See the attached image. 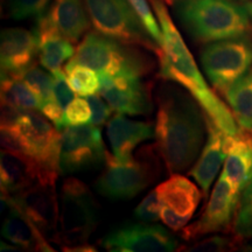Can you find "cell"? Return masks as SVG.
Masks as SVG:
<instances>
[{"instance_id":"6da1fadb","label":"cell","mask_w":252,"mask_h":252,"mask_svg":"<svg viewBox=\"0 0 252 252\" xmlns=\"http://www.w3.org/2000/svg\"><path fill=\"white\" fill-rule=\"evenodd\" d=\"M188 91L162 87L154 125L157 150L171 174L187 169L203 146L207 117Z\"/></svg>"},{"instance_id":"7a4b0ae2","label":"cell","mask_w":252,"mask_h":252,"mask_svg":"<svg viewBox=\"0 0 252 252\" xmlns=\"http://www.w3.org/2000/svg\"><path fill=\"white\" fill-rule=\"evenodd\" d=\"M150 2L162 34L161 46L157 53L160 62V75L187 90L197 100L207 117L225 134L238 133L234 115L204 81L165 4L161 0H150Z\"/></svg>"},{"instance_id":"3957f363","label":"cell","mask_w":252,"mask_h":252,"mask_svg":"<svg viewBox=\"0 0 252 252\" xmlns=\"http://www.w3.org/2000/svg\"><path fill=\"white\" fill-rule=\"evenodd\" d=\"M1 145L60 171L61 133L34 110H2Z\"/></svg>"},{"instance_id":"277c9868","label":"cell","mask_w":252,"mask_h":252,"mask_svg":"<svg viewBox=\"0 0 252 252\" xmlns=\"http://www.w3.org/2000/svg\"><path fill=\"white\" fill-rule=\"evenodd\" d=\"M176 14L201 42L245 35L251 30L247 9L231 0H179Z\"/></svg>"},{"instance_id":"5b68a950","label":"cell","mask_w":252,"mask_h":252,"mask_svg":"<svg viewBox=\"0 0 252 252\" xmlns=\"http://www.w3.org/2000/svg\"><path fill=\"white\" fill-rule=\"evenodd\" d=\"M128 46L100 33H89L67 64L86 65L112 77L144 76L152 64L146 56Z\"/></svg>"},{"instance_id":"8992f818","label":"cell","mask_w":252,"mask_h":252,"mask_svg":"<svg viewBox=\"0 0 252 252\" xmlns=\"http://www.w3.org/2000/svg\"><path fill=\"white\" fill-rule=\"evenodd\" d=\"M97 224L98 206L90 189L78 179H67L60 193V229L54 241L65 251L86 244Z\"/></svg>"},{"instance_id":"52a82bcc","label":"cell","mask_w":252,"mask_h":252,"mask_svg":"<svg viewBox=\"0 0 252 252\" xmlns=\"http://www.w3.org/2000/svg\"><path fill=\"white\" fill-rule=\"evenodd\" d=\"M158 175L159 167L150 147L128 160H119L106 152L105 168L96 182V188L105 197L128 200L149 187Z\"/></svg>"},{"instance_id":"ba28073f","label":"cell","mask_w":252,"mask_h":252,"mask_svg":"<svg viewBox=\"0 0 252 252\" xmlns=\"http://www.w3.org/2000/svg\"><path fill=\"white\" fill-rule=\"evenodd\" d=\"M91 24L98 33L157 54V45L127 0H84Z\"/></svg>"},{"instance_id":"9c48e42d","label":"cell","mask_w":252,"mask_h":252,"mask_svg":"<svg viewBox=\"0 0 252 252\" xmlns=\"http://www.w3.org/2000/svg\"><path fill=\"white\" fill-rule=\"evenodd\" d=\"M201 63L213 87L224 96L252 67V36L214 41L203 48Z\"/></svg>"},{"instance_id":"30bf717a","label":"cell","mask_w":252,"mask_h":252,"mask_svg":"<svg viewBox=\"0 0 252 252\" xmlns=\"http://www.w3.org/2000/svg\"><path fill=\"white\" fill-rule=\"evenodd\" d=\"M106 151L98 126H68L61 133L60 173L71 174L105 161Z\"/></svg>"},{"instance_id":"8fae6325","label":"cell","mask_w":252,"mask_h":252,"mask_svg":"<svg viewBox=\"0 0 252 252\" xmlns=\"http://www.w3.org/2000/svg\"><path fill=\"white\" fill-rule=\"evenodd\" d=\"M239 196L241 191H238L224 175L220 174L201 219L185 226L181 237L190 241L208 234L226 231L234 222Z\"/></svg>"},{"instance_id":"7c38bea8","label":"cell","mask_w":252,"mask_h":252,"mask_svg":"<svg viewBox=\"0 0 252 252\" xmlns=\"http://www.w3.org/2000/svg\"><path fill=\"white\" fill-rule=\"evenodd\" d=\"M157 190L163 224L174 231L185 228L201 201L200 189L187 178L174 173L158 186Z\"/></svg>"},{"instance_id":"4fadbf2b","label":"cell","mask_w":252,"mask_h":252,"mask_svg":"<svg viewBox=\"0 0 252 252\" xmlns=\"http://www.w3.org/2000/svg\"><path fill=\"white\" fill-rule=\"evenodd\" d=\"M178 245V239L168 230L146 222L121 226L102 241L105 250L115 252H169Z\"/></svg>"},{"instance_id":"5bb4252c","label":"cell","mask_w":252,"mask_h":252,"mask_svg":"<svg viewBox=\"0 0 252 252\" xmlns=\"http://www.w3.org/2000/svg\"><path fill=\"white\" fill-rule=\"evenodd\" d=\"M58 176L52 175L17 194L11 195L12 200L19 209L43 234H55V237L58 234L60 220V204L56 194Z\"/></svg>"},{"instance_id":"9a60e30c","label":"cell","mask_w":252,"mask_h":252,"mask_svg":"<svg viewBox=\"0 0 252 252\" xmlns=\"http://www.w3.org/2000/svg\"><path fill=\"white\" fill-rule=\"evenodd\" d=\"M99 93L113 111L124 115H146L152 110L150 91L140 77H112L98 74Z\"/></svg>"},{"instance_id":"2e32d148","label":"cell","mask_w":252,"mask_h":252,"mask_svg":"<svg viewBox=\"0 0 252 252\" xmlns=\"http://www.w3.org/2000/svg\"><path fill=\"white\" fill-rule=\"evenodd\" d=\"M60 171L43 165L19 151L2 150L0 156V182L1 193L13 195L35 185Z\"/></svg>"},{"instance_id":"e0dca14e","label":"cell","mask_w":252,"mask_h":252,"mask_svg":"<svg viewBox=\"0 0 252 252\" xmlns=\"http://www.w3.org/2000/svg\"><path fill=\"white\" fill-rule=\"evenodd\" d=\"M1 206L7 212L1 229L2 237L24 250L54 251L43 232L19 209L11 195L1 193Z\"/></svg>"},{"instance_id":"ac0fdd59","label":"cell","mask_w":252,"mask_h":252,"mask_svg":"<svg viewBox=\"0 0 252 252\" xmlns=\"http://www.w3.org/2000/svg\"><path fill=\"white\" fill-rule=\"evenodd\" d=\"M37 52L36 33L24 28H6L1 32L0 63L1 74L18 76L33 64Z\"/></svg>"},{"instance_id":"d6986e66","label":"cell","mask_w":252,"mask_h":252,"mask_svg":"<svg viewBox=\"0 0 252 252\" xmlns=\"http://www.w3.org/2000/svg\"><path fill=\"white\" fill-rule=\"evenodd\" d=\"M207 117V116H206ZM208 138L201 156L189 172L197 182L203 194L208 195L210 186L219 174L220 166L225 161V133L207 117Z\"/></svg>"},{"instance_id":"ffe728a7","label":"cell","mask_w":252,"mask_h":252,"mask_svg":"<svg viewBox=\"0 0 252 252\" xmlns=\"http://www.w3.org/2000/svg\"><path fill=\"white\" fill-rule=\"evenodd\" d=\"M154 137L151 123L131 121L116 115L108 124V138L115 156L119 160L131 159L138 145Z\"/></svg>"},{"instance_id":"44dd1931","label":"cell","mask_w":252,"mask_h":252,"mask_svg":"<svg viewBox=\"0 0 252 252\" xmlns=\"http://www.w3.org/2000/svg\"><path fill=\"white\" fill-rule=\"evenodd\" d=\"M225 152L222 174L238 191H242L252 178V144L243 130L225 135Z\"/></svg>"},{"instance_id":"7402d4cb","label":"cell","mask_w":252,"mask_h":252,"mask_svg":"<svg viewBox=\"0 0 252 252\" xmlns=\"http://www.w3.org/2000/svg\"><path fill=\"white\" fill-rule=\"evenodd\" d=\"M82 0H54L45 17L60 35L77 42L90 24Z\"/></svg>"},{"instance_id":"603a6c76","label":"cell","mask_w":252,"mask_h":252,"mask_svg":"<svg viewBox=\"0 0 252 252\" xmlns=\"http://www.w3.org/2000/svg\"><path fill=\"white\" fill-rule=\"evenodd\" d=\"M37 52L40 63L52 74L61 70L62 64L75 54L72 42L63 37L50 26L45 15L37 20Z\"/></svg>"},{"instance_id":"cb8c5ba5","label":"cell","mask_w":252,"mask_h":252,"mask_svg":"<svg viewBox=\"0 0 252 252\" xmlns=\"http://www.w3.org/2000/svg\"><path fill=\"white\" fill-rule=\"evenodd\" d=\"M2 110L23 111L40 108V99L35 93L20 77L1 74Z\"/></svg>"},{"instance_id":"d4e9b609","label":"cell","mask_w":252,"mask_h":252,"mask_svg":"<svg viewBox=\"0 0 252 252\" xmlns=\"http://www.w3.org/2000/svg\"><path fill=\"white\" fill-rule=\"evenodd\" d=\"M224 97L241 130L252 128V67L230 89Z\"/></svg>"},{"instance_id":"484cf974","label":"cell","mask_w":252,"mask_h":252,"mask_svg":"<svg viewBox=\"0 0 252 252\" xmlns=\"http://www.w3.org/2000/svg\"><path fill=\"white\" fill-rule=\"evenodd\" d=\"M53 76H54L53 98L48 103L43 104L39 110L43 116L54 123L56 127L60 128L65 109L75 99V91L72 90L68 78L61 70L54 72Z\"/></svg>"},{"instance_id":"4316f807","label":"cell","mask_w":252,"mask_h":252,"mask_svg":"<svg viewBox=\"0 0 252 252\" xmlns=\"http://www.w3.org/2000/svg\"><path fill=\"white\" fill-rule=\"evenodd\" d=\"M65 72L72 90L80 96L88 97L99 91V77L94 74V69L81 64H65Z\"/></svg>"},{"instance_id":"83f0119b","label":"cell","mask_w":252,"mask_h":252,"mask_svg":"<svg viewBox=\"0 0 252 252\" xmlns=\"http://www.w3.org/2000/svg\"><path fill=\"white\" fill-rule=\"evenodd\" d=\"M14 76V75H13ZM40 99V108L43 104L48 103L53 98V86H54V76H50L42 69L32 64L30 68L18 75ZM39 108V109H40Z\"/></svg>"},{"instance_id":"f1b7e54d","label":"cell","mask_w":252,"mask_h":252,"mask_svg":"<svg viewBox=\"0 0 252 252\" xmlns=\"http://www.w3.org/2000/svg\"><path fill=\"white\" fill-rule=\"evenodd\" d=\"M127 2L131 5V7L134 9V12L137 13L138 17H139L141 23H143L145 28H146V31L149 32L151 37L156 41L158 46H161V28H160L158 19L154 17L150 2L147 1V0H127Z\"/></svg>"},{"instance_id":"f546056e","label":"cell","mask_w":252,"mask_h":252,"mask_svg":"<svg viewBox=\"0 0 252 252\" xmlns=\"http://www.w3.org/2000/svg\"><path fill=\"white\" fill-rule=\"evenodd\" d=\"M91 122V108L88 100L82 98H75L69 104L63 115L60 128L68 126L86 125Z\"/></svg>"},{"instance_id":"4dcf8cb0","label":"cell","mask_w":252,"mask_h":252,"mask_svg":"<svg viewBox=\"0 0 252 252\" xmlns=\"http://www.w3.org/2000/svg\"><path fill=\"white\" fill-rule=\"evenodd\" d=\"M50 0H11L9 12L11 17L23 20L31 17L42 15Z\"/></svg>"},{"instance_id":"1f68e13d","label":"cell","mask_w":252,"mask_h":252,"mask_svg":"<svg viewBox=\"0 0 252 252\" xmlns=\"http://www.w3.org/2000/svg\"><path fill=\"white\" fill-rule=\"evenodd\" d=\"M160 200L157 188L151 190L134 209V216L141 222L154 223L160 220Z\"/></svg>"},{"instance_id":"d6a6232c","label":"cell","mask_w":252,"mask_h":252,"mask_svg":"<svg viewBox=\"0 0 252 252\" xmlns=\"http://www.w3.org/2000/svg\"><path fill=\"white\" fill-rule=\"evenodd\" d=\"M238 239L224 237V236H213V237L202 239L193 245H189L186 249H182L184 251L191 252H209V251H228L232 248L237 247ZM181 250V251H182Z\"/></svg>"},{"instance_id":"836d02e7","label":"cell","mask_w":252,"mask_h":252,"mask_svg":"<svg viewBox=\"0 0 252 252\" xmlns=\"http://www.w3.org/2000/svg\"><path fill=\"white\" fill-rule=\"evenodd\" d=\"M88 103L91 108V125L102 126L109 121L111 115V108L106 105L105 102L100 98L98 94H90L87 97Z\"/></svg>"},{"instance_id":"e575fe53","label":"cell","mask_w":252,"mask_h":252,"mask_svg":"<svg viewBox=\"0 0 252 252\" xmlns=\"http://www.w3.org/2000/svg\"><path fill=\"white\" fill-rule=\"evenodd\" d=\"M243 6L245 7V9H247L249 17H250V20H251V23H252V1H247Z\"/></svg>"},{"instance_id":"d590c367","label":"cell","mask_w":252,"mask_h":252,"mask_svg":"<svg viewBox=\"0 0 252 252\" xmlns=\"http://www.w3.org/2000/svg\"><path fill=\"white\" fill-rule=\"evenodd\" d=\"M243 131H244V130H243ZM244 133L247 134L248 139L250 140V143L252 144V128H250V130H248V131H244Z\"/></svg>"},{"instance_id":"8d00e7d4","label":"cell","mask_w":252,"mask_h":252,"mask_svg":"<svg viewBox=\"0 0 252 252\" xmlns=\"http://www.w3.org/2000/svg\"><path fill=\"white\" fill-rule=\"evenodd\" d=\"M251 179H252V178H251Z\"/></svg>"}]
</instances>
